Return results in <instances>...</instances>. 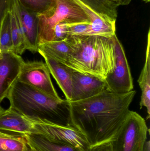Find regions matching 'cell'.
Instances as JSON below:
<instances>
[{"instance_id": "6da1fadb", "label": "cell", "mask_w": 150, "mask_h": 151, "mask_svg": "<svg viewBox=\"0 0 150 151\" xmlns=\"http://www.w3.org/2000/svg\"><path fill=\"white\" fill-rule=\"evenodd\" d=\"M136 92L117 94L107 89L87 99L69 101L70 125L85 136L90 148L112 142L127 116Z\"/></svg>"}, {"instance_id": "7a4b0ae2", "label": "cell", "mask_w": 150, "mask_h": 151, "mask_svg": "<svg viewBox=\"0 0 150 151\" xmlns=\"http://www.w3.org/2000/svg\"><path fill=\"white\" fill-rule=\"evenodd\" d=\"M116 35L112 38L94 35L68 36L73 51L65 65L84 74L105 80L115 64Z\"/></svg>"}, {"instance_id": "3957f363", "label": "cell", "mask_w": 150, "mask_h": 151, "mask_svg": "<svg viewBox=\"0 0 150 151\" xmlns=\"http://www.w3.org/2000/svg\"><path fill=\"white\" fill-rule=\"evenodd\" d=\"M7 98L10 107L26 117L45 120L62 126H70L69 102L56 99L18 80Z\"/></svg>"}, {"instance_id": "277c9868", "label": "cell", "mask_w": 150, "mask_h": 151, "mask_svg": "<svg viewBox=\"0 0 150 151\" xmlns=\"http://www.w3.org/2000/svg\"><path fill=\"white\" fill-rule=\"evenodd\" d=\"M54 3L36 14L39 45L53 41L54 28L61 22H90L83 9L75 0H54Z\"/></svg>"}, {"instance_id": "5b68a950", "label": "cell", "mask_w": 150, "mask_h": 151, "mask_svg": "<svg viewBox=\"0 0 150 151\" xmlns=\"http://www.w3.org/2000/svg\"><path fill=\"white\" fill-rule=\"evenodd\" d=\"M148 133L145 119L129 111L116 139L111 142L113 151H143Z\"/></svg>"}, {"instance_id": "8992f818", "label": "cell", "mask_w": 150, "mask_h": 151, "mask_svg": "<svg viewBox=\"0 0 150 151\" xmlns=\"http://www.w3.org/2000/svg\"><path fill=\"white\" fill-rule=\"evenodd\" d=\"M29 118L33 124L32 134L39 136L49 142L72 146L80 151H90V146L87 139L73 126H62L45 120Z\"/></svg>"}, {"instance_id": "52a82bcc", "label": "cell", "mask_w": 150, "mask_h": 151, "mask_svg": "<svg viewBox=\"0 0 150 151\" xmlns=\"http://www.w3.org/2000/svg\"><path fill=\"white\" fill-rule=\"evenodd\" d=\"M115 64L113 71L105 79L107 88L117 94H124L134 89L133 80L122 44L115 39Z\"/></svg>"}, {"instance_id": "ba28073f", "label": "cell", "mask_w": 150, "mask_h": 151, "mask_svg": "<svg viewBox=\"0 0 150 151\" xmlns=\"http://www.w3.org/2000/svg\"><path fill=\"white\" fill-rule=\"evenodd\" d=\"M50 74L45 63L25 62L18 80L54 98L60 99L53 85Z\"/></svg>"}, {"instance_id": "9c48e42d", "label": "cell", "mask_w": 150, "mask_h": 151, "mask_svg": "<svg viewBox=\"0 0 150 151\" xmlns=\"http://www.w3.org/2000/svg\"><path fill=\"white\" fill-rule=\"evenodd\" d=\"M24 61L13 52H4L0 58V104L18 79Z\"/></svg>"}, {"instance_id": "30bf717a", "label": "cell", "mask_w": 150, "mask_h": 151, "mask_svg": "<svg viewBox=\"0 0 150 151\" xmlns=\"http://www.w3.org/2000/svg\"><path fill=\"white\" fill-rule=\"evenodd\" d=\"M108 89L105 80L73 70L72 98L70 101L87 99Z\"/></svg>"}, {"instance_id": "8fae6325", "label": "cell", "mask_w": 150, "mask_h": 151, "mask_svg": "<svg viewBox=\"0 0 150 151\" xmlns=\"http://www.w3.org/2000/svg\"><path fill=\"white\" fill-rule=\"evenodd\" d=\"M0 130L18 134H32L33 131L32 121L9 107L0 115Z\"/></svg>"}, {"instance_id": "7c38bea8", "label": "cell", "mask_w": 150, "mask_h": 151, "mask_svg": "<svg viewBox=\"0 0 150 151\" xmlns=\"http://www.w3.org/2000/svg\"><path fill=\"white\" fill-rule=\"evenodd\" d=\"M45 59L50 73L65 95L67 100L72 98V73L73 70L68 66L51 58L46 54L38 50V52Z\"/></svg>"}, {"instance_id": "4fadbf2b", "label": "cell", "mask_w": 150, "mask_h": 151, "mask_svg": "<svg viewBox=\"0 0 150 151\" xmlns=\"http://www.w3.org/2000/svg\"><path fill=\"white\" fill-rule=\"evenodd\" d=\"M19 11L24 36L25 44L26 49L31 52H38L37 22L21 0H15Z\"/></svg>"}, {"instance_id": "5bb4252c", "label": "cell", "mask_w": 150, "mask_h": 151, "mask_svg": "<svg viewBox=\"0 0 150 151\" xmlns=\"http://www.w3.org/2000/svg\"><path fill=\"white\" fill-rule=\"evenodd\" d=\"M150 33L149 30L148 35L147 49L145 63L138 80L139 86L141 90V109L143 107L147 109L148 116L146 119H149L150 117Z\"/></svg>"}, {"instance_id": "9a60e30c", "label": "cell", "mask_w": 150, "mask_h": 151, "mask_svg": "<svg viewBox=\"0 0 150 151\" xmlns=\"http://www.w3.org/2000/svg\"><path fill=\"white\" fill-rule=\"evenodd\" d=\"M6 3V8L9 16L12 43V52L21 55L26 50L25 44L23 24L19 14L15 13L9 4Z\"/></svg>"}, {"instance_id": "2e32d148", "label": "cell", "mask_w": 150, "mask_h": 151, "mask_svg": "<svg viewBox=\"0 0 150 151\" xmlns=\"http://www.w3.org/2000/svg\"><path fill=\"white\" fill-rule=\"evenodd\" d=\"M59 63L66 65L73 51L69 42L65 40L59 41H51L39 45L38 50Z\"/></svg>"}, {"instance_id": "e0dca14e", "label": "cell", "mask_w": 150, "mask_h": 151, "mask_svg": "<svg viewBox=\"0 0 150 151\" xmlns=\"http://www.w3.org/2000/svg\"><path fill=\"white\" fill-rule=\"evenodd\" d=\"M24 136L28 147L34 151H80L72 146L49 142L36 135H24Z\"/></svg>"}, {"instance_id": "ac0fdd59", "label": "cell", "mask_w": 150, "mask_h": 151, "mask_svg": "<svg viewBox=\"0 0 150 151\" xmlns=\"http://www.w3.org/2000/svg\"><path fill=\"white\" fill-rule=\"evenodd\" d=\"M28 148L24 135L0 130V151H24Z\"/></svg>"}, {"instance_id": "d6986e66", "label": "cell", "mask_w": 150, "mask_h": 151, "mask_svg": "<svg viewBox=\"0 0 150 151\" xmlns=\"http://www.w3.org/2000/svg\"><path fill=\"white\" fill-rule=\"evenodd\" d=\"M100 17L108 21L116 22L118 16L114 4L107 0H81Z\"/></svg>"}, {"instance_id": "ffe728a7", "label": "cell", "mask_w": 150, "mask_h": 151, "mask_svg": "<svg viewBox=\"0 0 150 151\" xmlns=\"http://www.w3.org/2000/svg\"><path fill=\"white\" fill-rule=\"evenodd\" d=\"M0 49L2 53L12 52V43L9 16L5 8L0 21Z\"/></svg>"}, {"instance_id": "44dd1931", "label": "cell", "mask_w": 150, "mask_h": 151, "mask_svg": "<svg viewBox=\"0 0 150 151\" xmlns=\"http://www.w3.org/2000/svg\"><path fill=\"white\" fill-rule=\"evenodd\" d=\"M90 22L68 23V36L90 35Z\"/></svg>"}, {"instance_id": "7402d4cb", "label": "cell", "mask_w": 150, "mask_h": 151, "mask_svg": "<svg viewBox=\"0 0 150 151\" xmlns=\"http://www.w3.org/2000/svg\"><path fill=\"white\" fill-rule=\"evenodd\" d=\"M68 36V22H60L55 26L54 32V39L53 41L64 40Z\"/></svg>"}, {"instance_id": "603a6c76", "label": "cell", "mask_w": 150, "mask_h": 151, "mask_svg": "<svg viewBox=\"0 0 150 151\" xmlns=\"http://www.w3.org/2000/svg\"><path fill=\"white\" fill-rule=\"evenodd\" d=\"M23 1L33 9L38 10V12L47 9L54 3V0H23Z\"/></svg>"}, {"instance_id": "cb8c5ba5", "label": "cell", "mask_w": 150, "mask_h": 151, "mask_svg": "<svg viewBox=\"0 0 150 151\" xmlns=\"http://www.w3.org/2000/svg\"><path fill=\"white\" fill-rule=\"evenodd\" d=\"M89 151H113L111 142L91 147Z\"/></svg>"}, {"instance_id": "d4e9b609", "label": "cell", "mask_w": 150, "mask_h": 151, "mask_svg": "<svg viewBox=\"0 0 150 151\" xmlns=\"http://www.w3.org/2000/svg\"><path fill=\"white\" fill-rule=\"evenodd\" d=\"M143 151H150V141H146L144 144Z\"/></svg>"}, {"instance_id": "484cf974", "label": "cell", "mask_w": 150, "mask_h": 151, "mask_svg": "<svg viewBox=\"0 0 150 151\" xmlns=\"http://www.w3.org/2000/svg\"><path fill=\"white\" fill-rule=\"evenodd\" d=\"M132 0H119L120 5H127L129 4Z\"/></svg>"}, {"instance_id": "4316f807", "label": "cell", "mask_w": 150, "mask_h": 151, "mask_svg": "<svg viewBox=\"0 0 150 151\" xmlns=\"http://www.w3.org/2000/svg\"><path fill=\"white\" fill-rule=\"evenodd\" d=\"M107 1L110 2L112 4H114L117 7H118L120 5L119 0H107Z\"/></svg>"}, {"instance_id": "83f0119b", "label": "cell", "mask_w": 150, "mask_h": 151, "mask_svg": "<svg viewBox=\"0 0 150 151\" xmlns=\"http://www.w3.org/2000/svg\"><path fill=\"white\" fill-rule=\"evenodd\" d=\"M5 111V109H4L1 105H0V115Z\"/></svg>"}, {"instance_id": "f1b7e54d", "label": "cell", "mask_w": 150, "mask_h": 151, "mask_svg": "<svg viewBox=\"0 0 150 151\" xmlns=\"http://www.w3.org/2000/svg\"><path fill=\"white\" fill-rule=\"evenodd\" d=\"M24 151H34L32 150H31V149H30V148H29V147H28V148H27V149H26V150H25Z\"/></svg>"}, {"instance_id": "f546056e", "label": "cell", "mask_w": 150, "mask_h": 151, "mask_svg": "<svg viewBox=\"0 0 150 151\" xmlns=\"http://www.w3.org/2000/svg\"><path fill=\"white\" fill-rule=\"evenodd\" d=\"M2 52L1 51V49H0V58L1 57L2 55Z\"/></svg>"}, {"instance_id": "4dcf8cb0", "label": "cell", "mask_w": 150, "mask_h": 151, "mask_svg": "<svg viewBox=\"0 0 150 151\" xmlns=\"http://www.w3.org/2000/svg\"><path fill=\"white\" fill-rule=\"evenodd\" d=\"M143 1L146 3H149V2L150 0H143Z\"/></svg>"}, {"instance_id": "1f68e13d", "label": "cell", "mask_w": 150, "mask_h": 151, "mask_svg": "<svg viewBox=\"0 0 150 151\" xmlns=\"http://www.w3.org/2000/svg\"><path fill=\"white\" fill-rule=\"evenodd\" d=\"M1 0H0V4H1Z\"/></svg>"}]
</instances>
